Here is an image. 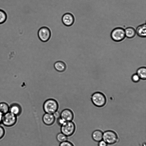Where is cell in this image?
I'll use <instances>...</instances> for the list:
<instances>
[{
	"instance_id": "6da1fadb",
	"label": "cell",
	"mask_w": 146,
	"mask_h": 146,
	"mask_svg": "<svg viewBox=\"0 0 146 146\" xmlns=\"http://www.w3.org/2000/svg\"><path fill=\"white\" fill-rule=\"evenodd\" d=\"M91 100L94 105L98 107L104 106L106 103V98L105 95L99 92H94L92 95Z\"/></svg>"
},
{
	"instance_id": "7a4b0ae2",
	"label": "cell",
	"mask_w": 146,
	"mask_h": 146,
	"mask_svg": "<svg viewBox=\"0 0 146 146\" xmlns=\"http://www.w3.org/2000/svg\"><path fill=\"white\" fill-rule=\"evenodd\" d=\"M60 127L61 132L68 137L74 134L76 129V125L73 121H65Z\"/></svg>"
},
{
	"instance_id": "3957f363",
	"label": "cell",
	"mask_w": 146,
	"mask_h": 146,
	"mask_svg": "<svg viewBox=\"0 0 146 146\" xmlns=\"http://www.w3.org/2000/svg\"><path fill=\"white\" fill-rule=\"evenodd\" d=\"M102 140L108 145H112L116 143L118 140L117 133L114 131L108 130L103 133Z\"/></svg>"
},
{
	"instance_id": "277c9868",
	"label": "cell",
	"mask_w": 146,
	"mask_h": 146,
	"mask_svg": "<svg viewBox=\"0 0 146 146\" xmlns=\"http://www.w3.org/2000/svg\"><path fill=\"white\" fill-rule=\"evenodd\" d=\"M58 104L57 102L53 99L46 100L43 105V108L45 113L52 114L57 111Z\"/></svg>"
},
{
	"instance_id": "5b68a950",
	"label": "cell",
	"mask_w": 146,
	"mask_h": 146,
	"mask_svg": "<svg viewBox=\"0 0 146 146\" xmlns=\"http://www.w3.org/2000/svg\"><path fill=\"white\" fill-rule=\"evenodd\" d=\"M17 120V116L9 111L3 115L2 123L5 126L10 127L14 125Z\"/></svg>"
},
{
	"instance_id": "8992f818",
	"label": "cell",
	"mask_w": 146,
	"mask_h": 146,
	"mask_svg": "<svg viewBox=\"0 0 146 146\" xmlns=\"http://www.w3.org/2000/svg\"><path fill=\"white\" fill-rule=\"evenodd\" d=\"M111 36L112 39L115 41H121L125 37V30L121 27L115 28L112 31Z\"/></svg>"
},
{
	"instance_id": "52a82bcc",
	"label": "cell",
	"mask_w": 146,
	"mask_h": 146,
	"mask_svg": "<svg viewBox=\"0 0 146 146\" xmlns=\"http://www.w3.org/2000/svg\"><path fill=\"white\" fill-rule=\"evenodd\" d=\"M38 35L40 39L42 42H45L49 39L50 37L51 33L48 28L42 27L38 30Z\"/></svg>"
},
{
	"instance_id": "ba28073f",
	"label": "cell",
	"mask_w": 146,
	"mask_h": 146,
	"mask_svg": "<svg viewBox=\"0 0 146 146\" xmlns=\"http://www.w3.org/2000/svg\"><path fill=\"white\" fill-rule=\"evenodd\" d=\"M60 117L65 121H73L74 116L73 112L71 110L66 109L61 111Z\"/></svg>"
},
{
	"instance_id": "9c48e42d",
	"label": "cell",
	"mask_w": 146,
	"mask_h": 146,
	"mask_svg": "<svg viewBox=\"0 0 146 146\" xmlns=\"http://www.w3.org/2000/svg\"><path fill=\"white\" fill-rule=\"evenodd\" d=\"M42 120L45 125L50 126L54 123L56 119L53 114L45 113L42 116Z\"/></svg>"
},
{
	"instance_id": "30bf717a",
	"label": "cell",
	"mask_w": 146,
	"mask_h": 146,
	"mask_svg": "<svg viewBox=\"0 0 146 146\" xmlns=\"http://www.w3.org/2000/svg\"><path fill=\"white\" fill-rule=\"evenodd\" d=\"M62 20L64 25L67 26H70L73 23L74 18L72 14L67 13L63 15Z\"/></svg>"
},
{
	"instance_id": "8fae6325",
	"label": "cell",
	"mask_w": 146,
	"mask_h": 146,
	"mask_svg": "<svg viewBox=\"0 0 146 146\" xmlns=\"http://www.w3.org/2000/svg\"><path fill=\"white\" fill-rule=\"evenodd\" d=\"M22 111L21 107L18 104L13 103L9 106V112L17 116L21 115Z\"/></svg>"
},
{
	"instance_id": "7c38bea8",
	"label": "cell",
	"mask_w": 146,
	"mask_h": 146,
	"mask_svg": "<svg viewBox=\"0 0 146 146\" xmlns=\"http://www.w3.org/2000/svg\"><path fill=\"white\" fill-rule=\"evenodd\" d=\"M103 132L99 130L94 131L92 133V137L95 141L98 142L102 140Z\"/></svg>"
},
{
	"instance_id": "4fadbf2b",
	"label": "cell",
	"mask_w": 146,
	"mask_h": 146,
	"mask_svg": "<svg viewBox=\"0 0 146 146\" xmlns=\"http://www.w3.org/2000/svg\"><path fill=\"white\" fill-rule=\"evenodd\" d=\"M137 35L141 37H145L146 36V25L145 24L138 26L136 31Z\"/></svg>"
},
{
	"instance_id": "5bb4252c",
	"label": "cell",
	"mask_w": 146,
	"mask_h": 146,
	"mask_svg": "<svg viewBox=\"0 0 146 146\" xmlns=\"http://www.w3.org/2000/svg\"><path fill=\"white\" fill-rule=\"evenodd\" d=\"M125 31V36L128 38H132L134 37L136 34L135 30L131 27L126 28Z\"/></svg>"
},
{
	"instance_id": "9a60e30c",
	"label": "cell",
	"mask_w": 146,
	"mask_h": 146,
	"mask_svg": "<svg viewBox=\"0 0 146 146\" xmlns=\"http://www.w3.org/2000/svg\"><path fill=\"white\" fill-rule=\"evenodd\" d=\"M54 67L57 71L61 72L65 70L66 68V66L64 62L59 61L56 62L54 63Z\"/></svg>"
},
{
	"instance_id": "2e32d148",
	"label": "cell",
	"mask_w": 146,
	"mask_h": 146,
	"mask_svg": "<svg viewBox=\"0 0 146 146\" xmlns=\"http://www.w3.org/2000/svg\"><path fill=\"white\" fill-rule=\"evenodd\" d=\"M136 74L140 79L145 80L146 78V68L145 67L139 68L137 70Z\"/></svg>"
},
{
	"instance_id": "e0dca14e",
	"label": "cell",
	"mask_w": 146,
	"mask_h": 146,
	"mask_svg": "<svg viewBox=\"0 0 146 146\" xmlns=\"http://www.w3.org/2000/svg\"><path fill=\"white\" fill-rule=\"evenodd\" d=\"M9 106L5 102L0 103V113L3 115L9 111Z\"/></svg>"
},
{
	"instance_id": "ac0fdd59",
	"label": "cell",
	"mask_w": 146,
	"mask_h": 146,
	"mask_svg": "<svg viewBox=\"0 0 146 146\" xmlns=\"http://www.w3.org/2000/svg\"><path fill=\"white\" fill-rule=\"evenodd\" d=\"M56 139L57 141L60 143L68 140V137L60 132L57 135Z\"/></svg>"
},
{
	"instance_id": "d6986e66",
	"label": "cell",
	"mask_w": 146,
	"mask_h": 146,
	"mask_svg": "<svg viewBox=\"0 0 146 146\" xmlns=\"http://www.w3.org/2000/svg\"><path fill=\"white\" fill-rule=\"evenodd\" d=\"M7 19V15L4 10L0 9V24L4 23Z\"/></svg>"
},
{
	"instance_id": "ffe728a7",
	"label": "cell",
	"mask_w": 146,
	"mask_h": 146,
	"mask_svg": "<svg viewBox=\"0 0 146 146\" xmlns=\"http://www.w3.org/2000/svg\"><path fill=\"white\" fill-rule=\"evenodd\" d=\"M131 79L133 82L137 83L139 81L140 78L138 75L135 73L132 75L131 77Z\"/></svg>"
},
{
	"instance_id": "44dd1931",
	"label": "cell",
	"mask_w": 146,
	"mask_h": 146,
	"mask_svg": "<svg viewBox=\"0 0 146 146\" xmlns=\"http://www.w3.org/2000/svg\"><path fill=\"white\" fill-rule=\"evenodd\" d=\"M59 146H74L73 144L68 140L60 143Z\"/></svg>"
},
{
	"instance_id": "7402d4cb",
	"label": "cell",
	"mask_w": 146,
	"mask_h": 146,
	"mask_svg": "<svg viewBox=\"0 0 146 146\" xmlns=\"http://www.w3.org/2000/svg\"><path fill=\"white\" fill-rule=\"evenodd\" d=\"M5 134V131L4 128L0 125V139L2 138Z\"/></svg>"
},
{
	"instance_id": "603a6c76",
	"label": "cell",
	"mask_w": 146,
	"mask_h": 146,
	"mask_svg": "<svg viewBox=\"0 0 146 146\" xmlns=\"http://www.w3.org/2000/svg\"><path fill=\"white\" fill-rule=\"evenodd\" d=\"M56 119H57V123L60 126L62 125L65 122L60 117Z\"/></svg>"
},
{
	"instance_id": "cb8c5ba5",
	"label": "cell",
	"mask_w": 146,
	"mask_h": 146,
	"mask_svg": "<svg viewBox=\"0 0 146 146\" xmlns=\"http://www.w3.org/2000/svg\"><path fill=\"white\" fill-rule=\"evenodd\" d=\"M98 142V146H107L108 144L103 140Z\"/></svg>"
},
{
	"instance_id": "d4e9b609",
	"label": "cell",
	"mask_w": 146,
	"mask_h": 146,
	"mask_svg": "<svg viewBox=\"0 0 146 146\" xmlns=\"http://www.w3.org/2000/svg\"><path fill=\"white\" fill-rule=\"evenodd\" d=\"M60 113L58 111H56L53 114L56 119L60 117Z\"/></svg>"
},
{
	"instance_id": "484cf974",
	"label": "cell",
	"mask_w": 146,
	"mask_h": 146,
	"mask_svg": "<svg viewBox=\"0 0 146 146\" xmlns=\"http://www.w3.org/2000/svg\"><path fill=\"white\" fill-rule=\"evenodd\" d=\"M3 115L0 113V124L2 123V121Z\"/></svg>"
}]
</instances>
